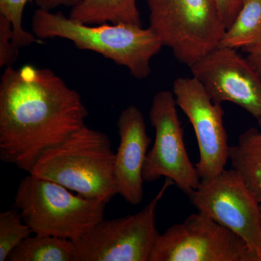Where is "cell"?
Returning a JSON list of instances; mask_svg holds the SVG:
<instances>
[{
    "instance_id": "obj_12",
    "label": "cell",
    "mask_w": 261,
    "mask_h": 261,
    "mask_svg": "<svg viewBox=\"0 0 261 261\" xmlns=\"http://www.w3.org/2000/svg\"><path fill=\"white\" fill-rule=\"evenodd\" d=\"M119 145L115 154V178L118 195L132 205L144 199L142 176L152 139L147 135L145 117L135 106L122 111L117 121Z\"/></svg>"
},
{
    "instance_id": "obj_18",
    "label": "cell",
    "mask_w": 261,
    "mask_h": 261,
    "mask_svg": "<svg viewBox=\"0 0 261 261\" xmlns=\"http://www.w3.org/2000/svg\"><path fill=\"white\" fill-rule=\"evenodd\" d=\"M31 1L32 0H0V14L7 17L13 24V42L19 49L28 47L39 41L34 34L27 32L23 27L24 9Z\"/></svg>"
},
{
    "instance_id": "obj_16",
    "label": "cell",
    "mask_w": 261,
    "mask_h": 261,
    "mask_svg": "<svg viewBox=\"0 0 261 261\" xmlns=\"http://www.w3.org/2000/svg\"><path fill=\"white\" fill-rule=\"evenodd\" d=\"M261 40V0H243L236 18L225 31L219 47L245 49Z\"/></svg>"
},
{
    "instance_id": "obj_14",
    "label": "cell",
    "mask_w": 261,
    "mask_h": 261,
    "mask_svg": "<svg viewBox=\"0 0 261 261\" xmlns=\"http://www.w3.org/2000/svg\"><path fill=\"white\" fill-rule=\"evenodd\" d=\"M228 160L261 204V130L251 128L242 134L238 145L229 147Z\"/></svg>"
},
{
    "instance_id": "obj_5",
    "label": "cell",
    "mask_w": 261,
    "mask_h": 261,
    "mask_svg": "<svg viewBox=\"0 0 261 261\" xmlns=\"http://www.w3.org/2000/svg\"><path fill=\"white\" fill-rule=\"evenodd\" d=\"M149 28L182 64L190 67L218 47L226 27L216 0H145Z\"/></svg>"
},
{
    "instance_id": "obj_15",
    "label": "cell",
    "mask_w": 261,
    "mask_h": 261,
    "mask_svg": "<svg viewBox=\"0 0 261 261\" xmlns=\"http://www.w3.org/2000/svg\"><path fill=\"white\" fill-rule=\"evenodd\" d=\"M8 261H75L73 240L33 233L13 249Z\"/></svg>"
},
{
    "instance_id": "obj_1",
    "label": "cell",
    "mask_w": 261,
    "mask_h": 261,
    "mask_svg": "<svg viewBox=\"0 0 261 261\" xmlns=\"http://www.w3.org/2000/svg\"><path fill=\"white\" fill-rule=\"evenodd\" d=\"M80 93L49 68L6 67L0 81V159L27 173L84 126Z\"/></svg>"
},
{
    "instance_id": "obj_9",
    "label": "cell",
    "mask_w": 261,
    "mask_h": 261,
    "mask_svg": "<svg viewBox=\"0 0 261 261\" xmlns=\"http://www.w3.org/2000/svg\"><path fill=\"white\" fill-rule=\"evenodd\" d=\"M177 106L171 91H161L154 96L149 120L155 137L146 158L142 176L147 182L169 178L189 195L200 185L201 178L187 152Z\"/></svg>"
},
{
    "instance_id": "obj_17",
    "label": "cell",
    "mask_w": 261,
    "mask_h": 261,
    "mask_svg": "<svg viewBox=\"0 0 261 261\" xmlns=\"http://www.w3.org/2000/svg\"><path fill=\"white\" fill-rule=\"evenodd\" d=\"M32 229L25 224L18 209L0 214V261H6L10 252L31 235Z\"/></svg>"
},
{
    "instance_id": "obj_21",
    "label": "cell",
    "mask_w": 261,
    "mask_h": 261,
    "mask_svg": "<svg viewBox=\"0 0 261 261\" xmlns=\"http://www.w3.org/2000/svg\"><path fill=\"white\" fill-rule=\"evenodd\" d=\"M81 0H34L38 8L50 11L61 6L73 8Z\"/></svg>"
},
{
    "instance_id": "obj_24",
    "label": "cell",
    "mask_w": 261,
    "mask_h": 261,
    "mask_svg": "<svg viewBox=\"0 0 261 261\" xmlns=\"http://www.w3.org/2000/svg\"><path fill=\"white\" fill-rule=\"evenodd\" d=\"M260 207H261V204H260Z\"/></svg>"
},
{
    "instance_id": "obj_25",
    "label": "cell",
    "mask_w": 261,
    "mask_h": 261,
    "mask_svg": "<svg viewBox=\"0 0 261 261\" xmlns=\"http://www.w3.org/2000/svg\"><path fill=\"white\" fill-rule=\"evenodd\" d=\"M260 253H261V252H260Z\"/></svg>"
},
{
    "instance_id": "obj_3",
    "label": "cell",
    "mask_w": 261,
    "mask_h": 261,
    "mask_svg": "<svg viewBox=\"0 0 261 261\" xmlns=\"http://www.w3.org/2000/svg\"><path fill=\"white\" fill-rule=\"evenodd\" d=\"M115 154L106 134L85 125L46 151L29 173L108 203L118 195Z\"/></svg>"
},
{
    "instance_id": "obj_23",
    "label": "cell",
    "mask_w": 261,
    "mask_h": 261,
    "mask_svg": "<svg viewBox=\"0 0 261 261\" xmlns=\"http://www.w3.org/2000/svg\"><path fill=\"white\" fill-rule=\"evenodd\" d=\"M257 122H258L259 127H260V129L261 130V118L258 120V121H257Z\"/></svg>"
},
{
    "instance_id": "obj_6",
    "label": "cell",
    "mask_w": 261,
    "mask_h": 261,
    "mask_svg": "<svg viewBox=\"0 0 261 261\" xmlns=\"http://www.w3.org/2000/svg\"><path fill=\"white\" fill-rule=\"evenodd\" d=\"M166 178L159 193L142 210L118 219L99 221L73 241L75 261H149L160 233L156 210L168 187Z\"/></svg>"
},
{
    "instance_id": "obj_10",
    "label": "cell",
    "mask_w": 261,
    "mask_h": 261,
    "mask_svg": "<svg viewBox=\"0 0 261 261\" xmlns=\"http://www.w3.org/2000/svg\"><path fill=\"white\" fill-rule=\"evenodd\" d=\"M190 68L213 102H232L260 119V76L237 49L218 46Z\"/></svg>"
},
{
    "instance_id": "obj_8",
    "label": "cell",
    "mask_w": 261,
    "mask_h": 261,
    "mask_svg": "<svg viewBox=\"0 0 261 261\" xmlns=\"http://www.w3.org/2000/svg\"><path fill=\"white\" fill-rule=\"evenodd\" d=\"M199 212L214 220L243 239L261 261L260 203L234 170H224L201 180L187 195Z\"/></svg>"
},
{
    "instance_id": "obj_13",
    "label": "cell",
    "mask_w": 261,
    "mask_h": 261,
    "mask_svg": "<svg viewBox=\"0 0 261 261\" xmlns=\"http://www.w3.org/2000/svg\"><path fill=\"white\" fill-rule=\"evenodd\" d=\"M69 17L88 25L109 23L142 25L137 0H81L71 8Z\"/></svg>"
},
{
    "instance_id": "obj_7",
    "label": "cell",
    "mask_w": 261,
    "mask_h": 261,
    "mask_svg": "<svg viewBox=\"0 0 261 261\" xmlns=\"http://www.w3.org/2000/svg\"><path fill=\"white\" fill-rule=\"evenodd\" d=\"M149 261H258L245 241L202 213L160 235Z\"/></svg>"
},
{
    "instance_id": "obj_19",
    "label": "cell",
    "mask_w": 261,
    "mask_h": 261,
    "mask_svg": "<svg viewBox=\"0 0 261 261\" xmlns=\"http://www.w3.org/2000/svg\"><path fill=\"white\" fill-rule=\"evenodd\" d=\"M13 24L11 21L0 14V67L12 66L18 60L19 48L13 42Z\"/></svg>"
},
{
    "instance_id": "obj_4",
    "label": "cell",
    "mask_w": 261,
    "mask_h": 261,
    "mask_svg": "<svg viewBox=\"0 0 261 261\" xmlns=\"http://www.w3.org/2000/svg\"><path fill=\"white\" fill-rule=\"evenodd\" d=\"M106 205L29 173L19 184L13 207L34 234L74 241L104 219Z\"/></svg>"
},
{
    "instance_id": "obj_2",
    "label": "cell",
    "mask_w": 261,
    "mask_h": 261,
    "mask_svg": "<svg viewBox=\"0 0 261 261\" xmlns=\"http://www.w3.org/2000/svg\"><path fill=\"white\" fill-rule=\"evenodd\" d=\"M33 34L39 39L61 38L82 50L98 53L126 67L132 76L145 80L151 73L152 58L161 50L162 42L151 28L127 23L88 25L61 12L38 8L32 18Z\"/></svg>"
},
{
    "instance_id": "obj_11",
    "label": "cell",
    "mask_w": 261,
    "mask_h": 261,
    "mask_svg": "<svg viewBox=\"0 0 261 261\" xmlns=\"http://www.w3.org/2000/svg\"><path fill=\"white\" fill-rule=\"evenodd\" d=\"M178 107L191 123L199 147L196 165L201 180L208 179L225 170L229 146L221 104L215 103L194 77H178L173 84Z\"/></svg>"
},
{
    "instance_id": "obj_20",
    "label": "cell",
    "mask_w": 261,
    "mask_h": 261,
    "mask_svg": "<svg viewBox=\"0 0 261 261\" xmlns=\"http://www.w3.org/2000/svg\"><path fill=\"white\" fill-rule=\"evenodd\" d=\"M216 2L221 19L227 29L238 14L243 0H216Z\"/></svg>"
},
{
    "instance_id": "obj_22",
    "label": "cell",
    "mask_w": 261,
    "mask_h": 261,
    "mask_svg": "<svg viewBox=\"0 0 261 261\" xmlns=\"http://www.w3.org/2000/svg\"><path fill=\"white\" fill-rule=\"evenodd\" d=\"M244 50L247 53V59L251 63L261 78V40L255 45Z\"/></svg>"
}]
</instances>
